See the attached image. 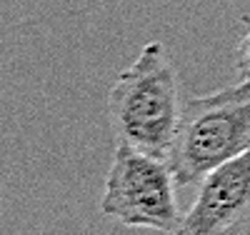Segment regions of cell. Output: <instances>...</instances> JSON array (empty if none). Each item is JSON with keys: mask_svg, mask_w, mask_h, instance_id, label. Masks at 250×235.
<instances>
[{"mask_svg": "<svg viewBox=\"0 0 250 235\" xmlns=\"http://www.w3.org/2000/svg\"><path fill=\"white\" fill-rule=\"evenodd\" d=\"M235 63H238V70H240L243 80H250V30L238 43V48H235Z\"/></svg>", "mask_w": 250, "mask_h": 235, "instance_id": "obj_5", "label": "cell"}, {"mask_svg": "<svg viewBox=\"0 0 250 235\" xmlns=\"http://www.w3.org/2000/svg\"><path fill=\"white\" fill-rule=\"evenodd\" d=\"M108 113L118 143L168 158L178 133L183 100L180 78L163 43H148L108 93Z\"/></svg>", "mask_w": 250, "mask_h": 235, "instance_id": "obj_1", "label": "cell"}, {"mask_svg": "<svg viewBox=\"0 0 250 235\" xmlns=\"http://www.w3.org/2000/svg\"><path fill=\"white\" fill-rule=\"evenodd\" d=\"M175 235H250V148L198 183Z\"/></svg>", "mask_w": 250, "mask_h": 235, "instance_id": "obj_4", "label": "cell"}, {"mask_svg": "<svg viewBox=\"0 0 250 235\" xmlns=\"http://www.w3.org/2000/svg\"><path fill=\"white\" fill-rule=\"evenodd\" d=\"M250 148V80L190 98L168 160L178 185H198L208 173Z\"/></svg>", "mask_w": 250, "mask_h": 235, "instance_id": "obj_2", "label": "cell"}, {"mask_svg": "<svg viewBox=\"0 0 250 235\" xmlns=\"http://www.w3.org/2000/svg\"><path fill=\"white\" fill-rule=\"evenodd\" d=\"M168 158L118 143L103 185V215L138 230L175 235L183 220Z\"/></svg>", "mask_w": 250, "mask_h": 235, "instance_id": "obj_3", "label": "cell"}]
</instances>
